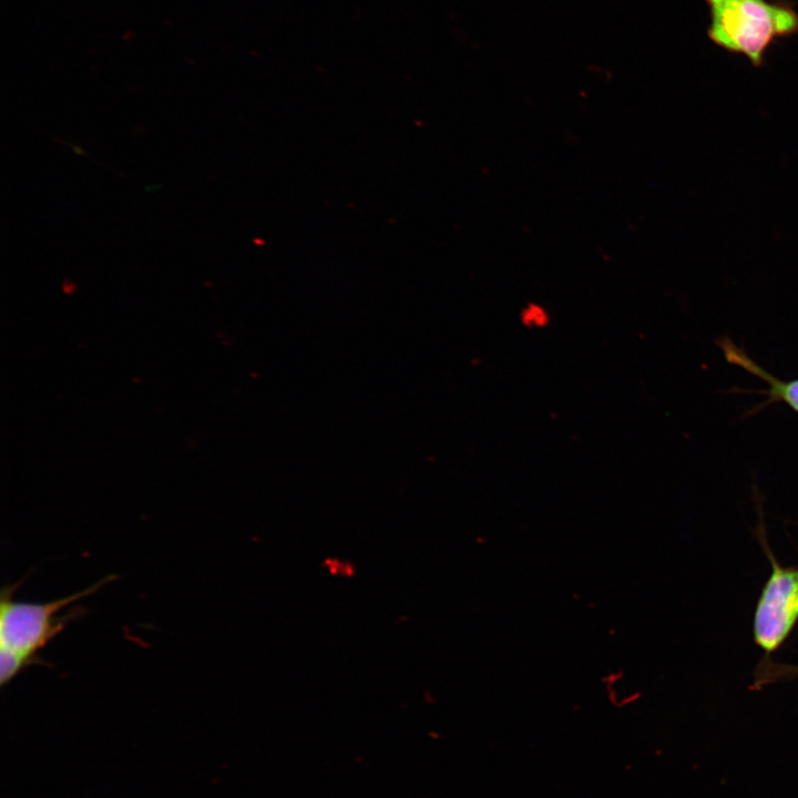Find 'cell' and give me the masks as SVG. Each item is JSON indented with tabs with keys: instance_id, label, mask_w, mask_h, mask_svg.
I'll list each match as a JSON object with an SVG mask.
<instances>
[{
	"instance_id": "5",
	"label": "cell",
	"mask_w": 798,
	"mask_h": 798,
	"mask_svg": "<svg viewBox=\"0 0 798 798\" xmlns=\"http://www.w3.org/2000/svg\"><path fill=\"white\" fill-rule=\"evenodd\" d=\"M756 683L768 684L777 681L798 678V666L763 662L756 672Z\"/></svg>"
},
{
	"instance_id": "6",
	"label": "cell",
	"mask_w": 798,
	"mask_h": 798,
	"mask_svg": "<svg viewBox=\"0 0 798 798\" xmlns=\"http://www.w3.org/2000/svg\"><path fill=\"white\" fill-rule=\"evenodd\" d=\"M521 319L526 326L540 327L548 323V313L542 306L530 304L522 310Z\"/></svg>"
},
{
	"instance_id": "1",
	"label": "cell",
	"mask_w": 798,
	"mask_h": 798,
	"mask_svg": "<svg viewBox=\"0 0 798 798\" xmlns=\"http://www.w3.org/2000/svg\"><path fill=\"white\" fill-rule=\"evenodd\" d=\"M115 579L108 575L82 591L45 603L13 601L17 584L4 586L0 600V685L4 686L24 667L34 664L37 653L71 620L84 613L82 607H75L58 616L60 611Z\"/></svg>"
},
{
	"instance_id": "4",
	"label": "cell",
	"mask_w": 798,
	"mask_h": 798,
	"mask_svg": "<svg viewBox=\"0 0 798 798\" xmlns=\"http://www.w3.org/2000/svg\"><path fill=\"white\" fill-rule=\"evenodd\" d=\"M718 345L729 364L743 368L767 383L768 388L766 392L769 396V401H782L794 411L798 412V379L790 381L777 379L728 338L720 339Z\"/></svg>"
},
{
	"instance_id": "3",
	"label": "cell",
	"mask_w": 798,
	"mask_h": 798,
	"mask_svg": "<svg viewBox=\"0 0 798 798\" xmlns=\"http://www.w3.org/2000/svg\"><path fill=\"white\" fill-rule=\"evenodd\" d=\"M771 573L758 598L753 632L756 644L776 651L798 621V567L782 566L771 555Z\"/></svg>"
},
{
	"instance_id": "2",
	"label": "cell",
	"mask_w": 798,
	"mask_h": 798,
	"mask_svg": "<svg viewBox=\"0 0 798 798\" xmlns=\"http://www.w3.org/2000/svg\"><path fill=\"white\" fill-rule=\"evenodd\" d=\"M708 38L719 48L746 57L755 66L778 39L798 33V12L787 0H704Z\"/></svg>"
}]
</instances>
